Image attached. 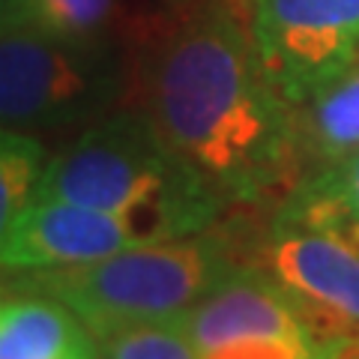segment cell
I'll return each mask as SVG.
<instances>
[{
  "label": "cell",
  "mask_w": 359,
  "mask_h": 359,
  "mask_svg": "<svg viewBox=\"0 0 359 359\" xmlns=\"http://www.w3.org/2000/svg\"><path fill=\"white\" fill-rule=\"evenodd\" d=\"M132 75L138 108L224 204H261L302 177L294 108L231 4L210 0L153 33Z\"/></svg>",
  "instance_id": "1"
},
{
  "label": "cell",
  "mask_w": 359,
  "mask_h": 359,
  "mask_svg": "<svg viewBox=\"0 0 359 359\" xmlns=\"http://www.w3.org/2000/svg\"><path fill=\"white\" fill-rule=\"evenodd\" d=\"M36 201H66L135 219L153 243L210 231L224 198L141 108L90 123L45 165Z\"/></svg>",
  "instance_id": "2"
},
{
  "label": "cell",
  "mask_w": 359,
  "mask_h": 359,
  "mask_svg": "<svg viewBox=\"0 0 359 359\" xmlns=\"http://www.w3.org/2000/svg\"><path fill=\"white\" fill-rule=\"evenodd\" d=\"M237 269L231 240L201 231L132 245L93 264L25 273L15 285L54 297L99 335L129 323L180 318Z\"/></svg>",
  "instance_id": "3"
},
{
  "label": "cell",
  "mask_w": 359,
  "mask_h": 359,
  "mask_svg": "<svg viewBox=\"0 0 359 359\" xmlns=\"http://www.w3.org/2000/svg\"><path fill=\"white\" fill-rule=\"evenodd\" d=\"M132 69L102 42H75L9 27L0 33V126L54 132L90 126L126 96Z\"/></svg>",
  "instance_id": "4"
},
{
  "label": "cell",
  "mask_w": 359,
  "mask_h": 359,
  "mask_svg": "<svg viewBox=\"0 0 359 359\" xmlns=\"http://www.w3.org/2000/svg\"><path fill=\"white\" fill-rule=\"evenodd\" d=\"M245 18L264 72L290 108L359 60V0H249Z\"/></svg>",
  "instance_id": "5"
},
{
  "label": "cell",
  "mask_w": 359,
  "mask_h": 359,
  "mask_svg": "<svg viewBox=\"0 0 359 359\" xmlns=\"http://www.w3.org/2000/svg\"><path fill=\"white\" fill-rule=\"evenodd\" d=\"M255 266L276 278L323 335L359 341V249L351 243L276 212Z\"/></svg>",
  "instance_id": "6"
},
{
  "label": "cell",
  "mask_w": 359,
  "mask_h": 359,
  "mask_svg": "<svg viewBox=\"0 0 359 359\" xmlns=\"http://www.w3.org/2000/svg\"><path fill=\"white\" fill-rule=\"evenodd\" d=\"M147 243H153L150 233L135 219L66 201H36L0 243V269L18 276L66 269Z\"/></svg>",
  "instance_id": "7"
},
{
  "label": "cell",
  "mask_w": 359,
  "mask_h": 359,
  "mask_svg": "<svg viewBox=\"0 0 359 359\" xmlns=\"http://www.w3.org/2000/svg\"><path fill=\"white\" fill-rule=\"evenodd\" d=\"M0 359H96V339L63 302L9 285L0 287Z\"/></svg>",
  "instance_id": "8"
},
{
  "label": "cell",
  "mask_w": 359,
  "mask_h": 359,
  "mask_svg": "<svg viewBox=\"0 0 359 359\" xmlns=\"http://www.w3.org/2000/svg\"><path fill=\"white\" fill-rule=\"evenodd\" d=\"M302 174L359 150V60L294 108Z\"/></svg>",
  "instance_id": "9"
},
{
  "label": "cell",
  "mask_w": 359,
  "mask_h": 359,
  "mask_svg": "<svg viewBox=\"0 0 359 359\" xmlns=\"http://www.w3.org/2000/svg\"><path fill=\"white\" fill-rule=\"evenodd\" d=\"M276 212L323 228L359 249V150L306 171L285 192Z\"/></svg>",
  "instance_id": "10"
},
{
  "label": "cell",
  "mask_w": 359,
  "mask_h": 359,
  "mask_svg": "<svg viewBox=\"0 0 359 359\" xmlns=\"http://www.w3.org/2000/svg\"><path fill=\"white\" fill-rule=\"evenodd\" d=\"M120 0H9L13 27H27L75 42H102Z\"/></svg>",
  "instance_id": "11"
},
{
  "label": "cell",
  "mask_w": 359,
  "mask_h": 359,
  "mask_svg": "<svg viewBox=\"0 0 359 359\" xmlns=\"http://www.w3.org/2000/svg\"><path fill=\"white\" fill-rule=\"evenodd\" d=\"M51 156L30 132L0 126V243L30 204H36L39 183Z\"/></svg>",
  "instance_id": "12"
},
{
  "label": "cell",
  "mask_w": 359,
  "mask_h": 359,
  "mask_svg": "<svg viewBox=\"0 0 359 359\" xmlns=\"http://www.w3.org/2000/svg\"><path fill=\"white\" fill-rule=\"evenodd\" d=\"M96 359H201L183 314L165 320H144L93 335Z\"/></svg>",
  "instance_id": "13"
},
{
  "label": "cell",
  "mask_w": 359,
  "mask_h": 359,
  "mask_svg": "<svg viewBox=\"0 0 359 359\" xmlns=\"http://www.w3.org/2000/svg\"><path fill=\"white\" fill-rule=\"evenodd\" d=\"M351 339H332L323 332L309 335H261L201 351V359H344Z\"/></svg>",
  "instance_id": "14"
},
{
  "label": "cell",
  "mask_w": 359,
  "mask_h": 359,
  "mask_svg": "<svg viewBox=\"0 0 359 359\" xmlns=\"http://www.w3.org/2000/svg\"><path fill=\"white\" fill-rule=\"evenodd\" d=\"M13 27V9H9V0H0V33Z\"/></svg>",
  "instance_id": "15"
},
{
  "label": "cell",
  "mask_w": 359,
  "mask_h": 359,
  "mask_svg": "<svg viewBox=\"0 0 359 359\" xmlns=\"http://www.w3.org/2000/svg\"><path fill=\"white\" fill-rule=\"evenodd\" d=\"M356 344H359V341H356Z\"/></svg>",
  "instance_id": "16"
}]
</instances>
